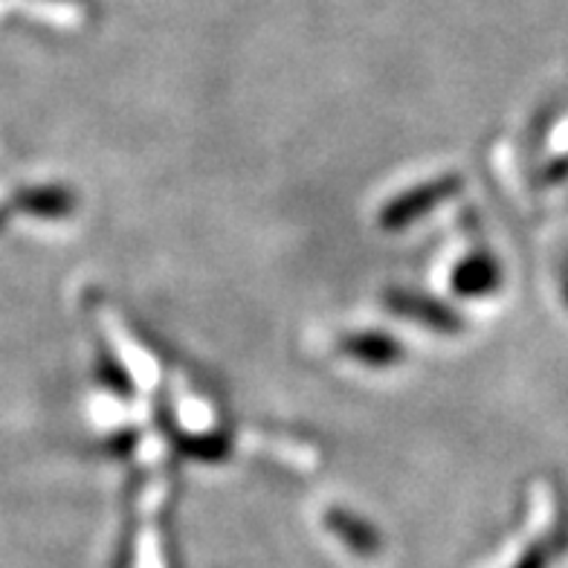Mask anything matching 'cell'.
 I'll return each instance as SVG.
<instances>
[{"label":"cell","instance_id":"cell-5","mask_svg":"<svg viewBox=\"0 0 568 568\" xmlns=\"http://www.w3.org/2000/svg\"><path fill=\"white\" fill-rule=\"evenodd\" d=\"M444 197V186L442 183H435V186H426V189H420V192H415V195H409V197H404V201L400 203H395V206H392L389 212H386V221H389V224H404V221H409V217H418L420 212L426 210V206H429V203H435V201H442Z\"/></svg>","mask_w":568,"mask_h":568},{"label":"cell","instance_id":"cell-4","mask_svg":"<svg viewBox=\"0 0 568 568\" xmlns=\"http://www.w3.org/2000/svg\"><path fill=\"white\" fill-rule=\"evenodd\" d=\"M331 528H334V531L343 537V542H348L354 551L374 554L377 548H381V542H377V537H374L372 528H368V525H363V523H357L354 516L331 514Z\"/></svg>","mask_w":568,"mask_h":568},{"label":"cell","instance_id":"cell-2","mask_svg":"<svg viewBox=\"0 0 568 568\" xmlns=\"http://www.w3.org/2000/svg\"><path fill=\"white\" fill-rule=\"evenodd\" d=\"M18 203L38 217H61L64 212L73 210V197L61 189H32V192L18 197Z\"/></svg>","mask_w":568,"mask_h":568},{"label":"cell","instance_id":"cell-1","mask_svg":"<svg viewBox=\"0 0 568 568\" xmlns=\"http://www.w3.org/2000/svg\"><path fill=\"white\" fill-rule=\"evenodd\" d=\"M456 291L464 296H481V293H494L499 284V270L490 258H470L456 270Z\"/></svg>","mask_w":568,"mask_h":568},{"label":"cell","instance_id":"cell-6","mask_svg":"<svg viewBox=\"0 0 568 568\" xmlns=\"http://www.w3.org/2000/svg\"><path fill=\"white\" fill-rule=\"evenodd\" d=\"M516 568H546V554H542V551L525 554L523 560L516 562Z\"/></svg>","mask_w":568,"mask_h":568},{"label":"cell","instance_id":"cell-3","mask_svg":"<svg viewBox=\"0 0 568 568\" xmlns=\"http://www.w3.org/2000/svg\"><path fill=\"white\" fill-rule=\"evenodd\" d=\"M348 352H352V357L363 359V363L386 366V363H395L397 359V343L381 337V334H368V337L348 339Z\"/></svg>","mask_w":568,"mask_h":568}]
</instances>
